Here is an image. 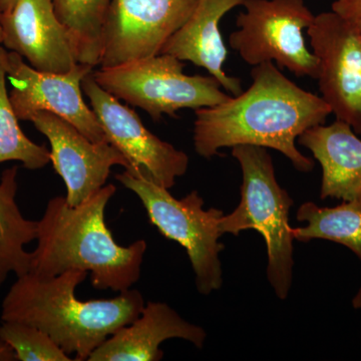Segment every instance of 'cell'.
<instances>
[{"label": "cell", "instance_id": "1", "mask_svg": "<svg viewBox=\"0 0 361 361\" xmlns=\"http://www.w3.org/2000/svg\"><path fill=\"white\" fill-rule=\"evenodd\" d=\"M251 77L253 82L245 92L195 111L197 154L212 159L222 148L262 147L283 154L299 172H311L314 161L297 149L296 140L326 122L331 114L329 104L294 84L271 61L254 66Z\"/></svg>", "mask_w": 361, "mask_h": 361}, {"label": "cell", "instance_id": "2", "mask_svg": "<svg viewBox=\"0 0 361 361\" xmlns=\"http://www.w3.org/2000/svg\"><path fill=\"white\" fill-rule=\"evenodd\" d=\"M116 188L104 186L84 203L71 206L66 197H54L37 221V246L30 272L42 277L58 276L71 269L90 272L97 290H129L141 277L146 240L121 246L104 219Z\"/></svg>", "mask_w": 361, "mask_h": 361}, {"label": "cell", "instance_id": "3", "mask_svg": "<svg viewBox=\"0 0 361 361\" xmlns=\"http://www.w3.org/2000/svg\"><path fill=\"white\" fill-rule=\"evenodd\" d=\"M87 271L71 269L58 276L32 272L18 277L2 303V322L32 325L45 332L73 360L92 353L121 329L135 322L145 307L141 292L129 289L111 299L80 300L75 289Z\"/></svg>", "mask_w": 361, "mask_h": 361}, {"label": "cell", "instance_id": "4", "mask_svg": "<svg viewBox=\"0 0 361 361\" xmlns=\"http://www.w3.org/2000/svg\"><path fill=\"white\" fill-rule=\"evenodd\" d=\"M232 156L242 171L241 200L229 215L220 220L222 234L238 236L253 229L260 233L267 247V278L278 298L288 296L293 276V234L289 213L290 195L278 184L274 164L262 147H233Z\"/></svg>", "mask_w": 361, "mask_h": 361}, {"label": "cell", "instance_id": "5", "mask_svg": "<svg viewBox=\"0 0 361 361\" xmlns=\"http://www.w3.org/2000/svg\"><path fill=\"white\" fill-rule=\"evenodd\" d=\"M116 179L139 197L149 222L159 232L186 250L199 293L209 295L220 289L223 284L220 253L224 249L219 242L223 235L220 231L222 211L205 210L203 198L197 191L179 200L166 188L128 171L116 175Z\"/></svg>", "mask_w": 361, "mask_h": 361}, {"label": "cell", "instance_id": "6", "mask_svg": "<svg viewBox=\"0 0 361 361\" xmlns=\"http://www.w3.org/2000/svg\"><path fill=\"white\" fill-rule=\"evenodd\" d=\"M184 63L170 54L92 71L99 87L130 106L146 111L153 120L174 116L183 109L210 108L230 96L213 75H187Z\"/></svg>", "mask_w": 361, "mask_h": 361}, {"label": "cell", "instance_id": "7", "mask_svg": "<svg viewBox=\"0 0 361 361\" xmlns=\"http://www.w3.org/2000/svg\"><path fill=\"white\" fill-rule=\"evenodd\" d=\"M242 6L245 11L237 18L229 45L245 63L275 61L297 77L317 78L319 63L303 35L315 16L304 0H244Z\"/></svg>", "mask_w": 361, "mask_h": 361}, {"label": "cell", "instance_id": "8", "mask_svg": "<svg viewBox=\"0 0 361 361\" xmlns=\"http://www.w3.org/2000/svg\"><path fill=\"white\" fill-rule=\"evenodd\" d=\"M82 87L109 142L129 164L126 171L168 190L174 186L177 178L186 174L187 154L149 132L132 109L97 85L92 71L82 80Z\"/></svg>", "mask_w": 361, "mask_h": 361}, {"label": "cell", "instance_id": "9", "mask_svg": "<svg viewBox=\"0 0 361 361\" xmlns=\"http://www.w3.org/2000/svg\"><path fill=\"white\" fill-rule=\"evenodd\" d=\"M197 4L198 0H111L99 66L115 68L160 54Z\"/></svg>", "mask_w": 361, "mask_h": 361}, {"label": "cell", "instance_id": "10", "mask_svg": "<svg viewBox=\"0 0 361 361\" xmlns=\"http://www.w3.org/2000/svg\"><path fill=\"white\" fill-rule=\"evenodd\" d=\"M92 66L78 63L66 73H44L26 65L20 54L7 51L6 70L13 90L9 94L18 120L49 111L65 118L94 142H110L96 114L85 103L82 82Z\"/></svg>", "mask_w": 361, "mask_h": 361}, {"label": "cell", "instance_id": "11", "mask_svg": "<svg viewBox=\"0 0 361 361\" xmlns=\"http://www.w3.org/2000/svg\"><path fill=\"white\" fill-rule=\"evenodd\" d=\"M319 63L322 97L336 120L361 135V37L334 11L315 16L307 28Z\"/></svg>", "mask_w": 361, "mask_h": 361}, {"label": "cell", "instance_id": "12", "mask_svg": "<svg viewBox=\"0 0 361 361\" xmlns=\"http://www.w3.org/2000/svg\"><path fill=\"white\" fill-rule=\"evenodd\" d=\"M30 121L51 144V161L66 187L71 206L84 203L106 184L114 166L129 167L110 142H94L65 118L40 111Z\"/></svg>", "mask_w": 361, "mask_h": 361}, {"label": "cell", "instance_id": "13", "mask_svg": "<svg viewBox=\"0 0 361 361\" xmlns=\"http://www.w3.org/2000/svg\"><path fill=\"white\" fill-rule=\"evenodd\" d=\"M2 44L44 73H66L78 65L65 26L52 0H18L0 13Z\"/></svg>", "mask_w": 361, "mask_h": 361}, {"label": "cell", "instance_id": "14", "mask_svg": "<svg viewBox=\"0 0 361 361\" xmlns=\"http://www.w3.org/2000/svg\"><path fill=\"white\" fill-rule=\"evenodd\" d=\"M206 336L205 330L183 319L167 303L149 301L135 322L116 330L87 360L160 361L164 341L185 339L202 349Z\"/></svg>", "mask_w": 361, "mask_h": 361}, {"label": "cell", "instance_id": "15", "mask_svg": "<svg viewBox=\"0 0 361 361\" xmlns=\"http://www.w3.org/2000/svg\"><path fill=\"white\" fill-rule=\"evenodd\" d=\"M244 0H198L186 23L166 42L159 54H170L180 61H191L205 68L223 89L238 96L243 92L241 80L229 77L223 70L227 49L219 23L226 13L242 6Z\"/></svg>", "mask_w": 361, "mask_h": 361}, {"label": "cell", "instance_id": "16", "mask_svg": "<svg viewBox=\"0 0 361 361\" xmlns=\"http://www.w3.org/2000/svg\"><path fill=\"white\" fill-rule=\"evenodd\" d=\"M298 142L310 149L322 168L320 198L361 205V140L348 123L336 120L306 130Z\"/></svg>", "mask_w": 361, "mask_h": 361}, {"label": "cell", "instance_id": "17", "mask_svg": "<svg viewBox=\"0 0 361 361\" xmlns=\"http://www.w3.org/2000/svg\"><path fill=\"white\" fill-rule=\"evenodd\" d=\"M18 170L6 169L0 180V287L9 273L20 277L30 272L32 252L25 246L37 240V221L25 219L16 201Z\"/></svg>", "mask_w": 361, "mask_h": 361}, {"label": "cell", "instance_id": "18", "mask_svg": "<svg viewBox=\"0 0 361 361\" xmlns=\"http://www.w3.org/2000/svg\"><path fill=\"white\" fill-rule=\"evenodd\" d=\"M111 0H52L54 13L65 26L78 63L99 66L104 21Z\"/></svg>", "mask_w": 361, "mask_h": 361}, {"label": "cell", "instance_id": "19", "mask_svg": "<svg viewBox=\"0 0 361 361\" xmlns=\"http://www.w3.org/2000/svg\"><path fill=\"white\" fill-rule=\"evenodd\" d=\"M296 218L307 223L304 227L292 228V234L297 241L329 240L348 247L361 260L360 204L343 202L339 206L327 208L307 202L298 209Z\"/></svg>", "mask_w": 361, "mask_h": 361}, {"label": "cell", "instance_id": "20", "mask_svg": "<svg viewBox=\"0 0 361 361\" xmlns=\"http://www.w3.org/2000/svg\"><path fill=\"white\" fill-rule=\"evenodd\" d=\"M6 52L0 47V164L18 161L28 170H39L51 161V152L28 139L18 125L6 90Z\"/></svg>", "mask_w": 361, "mask_h": 361}, {"label": "cell", "instance_id": "21", "mask_svg": "<svg viewBox=\"0 0 361 361\" xmlns=\"http://www.w3.org/2000/svg\"><path fill=\"white\" fill-rule=\"evenodd\" d=\"M0 339L8 344L20 361H71L51 336L32 325L4 322L0 325Z\"/></svg>", "mask_w": 361, "mask_h": 361}, {"label": "cell", "instance_id": "22", "mask_svg": "<svg viewBox=\"0 0 361 361\" xmlns=\"http://www.w3.org/2000/svg\"><path fill=\"white\" fill-rule=\"evenodd\" d=\"M331 11L346 21L361 37V0H336Z\"/></svg>", "mask_w": 361, "mask_h": 361}, {"label": "cell", "instance_id": "23", "mask_svg": "<svg viewBox=\"0 0 361 361\" xmlns=\"http://www.w3.org/2000/svg\"><path fill=\"white\" fill-rule=\"evenodd\" d=\"M16 360V353L13 348L0 339V361H14Z\"/></svg>", "mask_w": 361, "mask_h": 361}, {"label": "cell", "instance_id": "24", "mask_svg": "<svg viewBox=\"0 0 361 361\" xmlns=\"http://www.w3.org/2000/svg\"><path fill=\"white\" fill-rule=\"evenodd\" d=\"M18 0H0V13H7L16 6Z\"/></svg>", "mask_w": 361, "mask_h": 361}, {"label": "cell", "instance_id": "25", "mask_svg": "<svg viewBox=\"0 0 361 361\" xmlns=\"http://www.w3.org/2000/svg\"><path fill=\"white\" fill-rule=\"evenodd\" d=\"M353 305L355 310H361V287L356 293L355 298L353 299Z\"/></svg>", "mask_w": 361, "mask_h": 361}, {"label": "cell", "instance_id": "26", "mask_svg": "<svg viewBox=\"0 0 361 361\" xmlns=\"http://www.w3.org/2000/svg\"><path fill=\"white\" fill-rule=\"evenodd\" d=\"M0 44H2V32H1V26H0Z\"/></svg>", "mask_w": 361, "mask_h": 361}]
</instances>
